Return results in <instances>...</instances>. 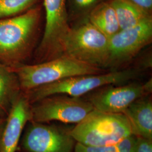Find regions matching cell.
I'll return each instance as SVG.
<instances>
[{
	"instance_id": "8992f818",
	"label": "cell",
	"mask_w": 152,
	"mask_h": 152,
	"mask_svg": "<svg viewBox=\"0 0 152 152\" xmlns=\"http://www.w3.org/2000/svg\"><path fill=\"white\" fill-rule=\"evenodd\" d=\"M67 0H43L45 26L36 51L39 63L63 55V45L71 26L66 9Z\"/></svg>"
},
{
	"instance_id": "3957f363",
	"label": "cell",
	"mask_w": 152,
	"mask_h": 152,
	"mask_svg": "<svg viewBox=\"0 0 152 152\" xmlns=\"http://www.w3.org/2000/svg\"><path fill=\"white\" fill-rule=\"evenodd\" d=\"M131 134L125 114L95 109L71 130V135L77 142L88 147L114 145Z\"/></svg>"
},
{
	"instance_id": "e0dca14e",
	"label": "cell",
	"mask_w": 152,
	"mask_h": 152,
	"mask_svg": "<svg viewBox=\"0 0 152 152\" xmlns=\"http://www.w3.org/2000/svg\"><path fill=\"white\" fill-rule=\"evenodd\" d=\"M38 0H0V19L16 16L37 5Z\"/></svg>"
},
{
	"instance_id": "5bb4252c",
	"label": "cell",
	"mask_w": 152,
	"mask_h": 152,
	"mask_svg": "<svg viewBox=\"0 0 152 152\" xmlns=\"http://www.w3.org/2000/svg\"><path fill=\"white\" fill-rule=\"evenodd\" d=\"M87 19L109 38L121 29L114 8L109 0L104 1L95 7Z\"/></svg>"
},
{
	"instance_id": "7402d4cb",
	"label": "cell",
	"mask_w": 152,
	"mask_h": 152,
	"mask_svg": "<svg viewBox=\"0 0 152 152\" xmlns=\"http://www.w3.org/2000/svg\"><path fill=\"white\" fill-rule=\"evenodd\" d=\"M4 119H5L4 118H2V117H0V128H1V126H2V124L3 122H4Z\"/></svg>"
},
{
	"instance_id": "ba28073f",
	"label": "cell",
	"mask_w": 152,
	"mask_h": 152,
	"mask_svg": "<svg viewBox=\"0 0 152 152\" xmlns=\"http://www.w3.org/2000/svg\"><path fill=\"white\" fill-rule=\"evenodd\" d=\"M29 122L20 141L23 152H74L77 142L71 135V130Z\"/></svg>"
},
{
	"instance_id": "2e32d148",
	"label": "cell",
	"mask_w": 152,
	"mask_h": 152,
	"mask_svg": "<svg viewBox=\"0 0 152 152\" xmlns=\"http://www.w3.org/2000/svg\"><path fill=\"white\" fill-rule=\"evenodd\" d=\"M104 1L105 0H67L69 22L71 19L81 20L87 18L92 9Z\"/></svg>"
},
{
	"instance_id": "4fadbf2b",
	"label": "cell",
	"mask_w": 152,
	"mask_h": 152,
	"mask_svg": "<svg viewBox=\"0 0 152 152\" xmlns=\"http://www.w3.org/2000/svg\"><path fill=\"white\" fill-rule=\"evenodd\" d=\"M12 69L0 63V117L5 118L11 105L22 92Z\"/></svg>"
},
{
	"instance_id": "277c9868",
	"label": "cell",
	"mask_w": 152,
	"mask_h": 152,
	"mask_svg": "<svg viewBox=\"0 0 152 152\" xmlns=\"http://www.w3.org/2000/svg\"><path fill=\"white\" fill-rule=\"evenodd\" d=\"M140 75L136 69H127L95 75L74 76L55 82L24 92L30 103L56 94L82 97L100 87L109 85H121Z\"/></svg>"
},
{
	"instance_id": "5b68a950",
	"label": "cell",
	"mask_w": 152,
	"mask_h": 152,
	"mask_svg": "<svg viewBox=\"0 0 152 152\" xmlns=\"http://www.w3.org/2000/svg\"><path fill=\"white\" fill-rule=\"evenodd\" d=\"M109 38L87 18L71 27L63 45V54L99 68H107Z\"/></svg>"
},
{
	"instance_id": "7c38bea8",
	"label": "cell",
	"mask_w": 152,
	"mask_h": 152,
	"mask_svg": "<svg viewBox=\"0 0 152 152\" xmlns=\"http://www.w3.org/2000/svg\"><path fill=\"white\" fill-rule=\"evenodd\" d=\"M123 114L130 123L132 134L152 139V101L150 95L134 101Z\"/></svg>"
},
{
	"instance_id": "ac0fdd59",
	"label": "cell",
	"mask_w": 152,
	"mask_h": 152,
	"mask_svg": "<svg viewBox=\"0 0 152 152\" xmlns=\"http://www.w3.org/2000/svg\"><path fill=\"white\" fill-rule=\"evenodd\" d=\"M137 136L131 134L115 144L120 152H135Z\"/></svg>"
},
{
	"instance_id": "44dd1931",
	"label": "cell",
	"mask_w": 152,
	"mask_h": 152,
	"mask_svg": "<svg viewBox=\"0 0 152 152\" xmlns=\"http://www.w3.org/2000/svg\"><path fill=\"white\" fill-rule=\"evenodd\" d=\"M145 11L152 14V0H130Z\"/></svg>"
},
{
	"instance_id": "d6986e66",
	"label": "cell",
	"mask_w": 152,
	"mask_h": 152,
	"mask_svg": "<svg viewBox=\"0 0 152 152\" xmlns=\"http://www.w3.org/2000/svg\"><path fill=\"white\" fill-rule=\"evenodd\" d=\"M74 152H120L115 144L104 147H88L76 143Z\"/></svg>"
},
{
	"instance_id": "52a82bcc",
	"label": "cell",
	"mask_w": 152,
	"mask_h": 152,
	"mask_svg": "<svg viewBox=\"0 0 152 152\" xmlns=\"http://www.w3.org/2000/svg\"><path fill=\"white\" fill-rule=\"evenodd\" d=\"M94 109L85 98L56 94L31 104V120L40 123L59 121L78 124Z\"/></svg>"
},
{
	"instance_id": "8fae6325",
	"label": "cell",
	"mask_w": 152,
	"mask_h": 152,
	"mask_svg": "<svg viewBox=\"0 0 152 152\" xmlns=\"http://www.w3.org/2000/svg\"><path fill=\"white\" fill-rule=\"evenodd\" d=\"M31 120V104L22 92L11 105L0 128V152H16L23 132Z\"/></svg>"
},
{
	"instance_id": "9c48e42d",
	"label": "cell",
	"mask_w": 152,
	"mask_h": 152,
	"mask_svg": "<svg viewBox=\"0 0 152 152\" xmlns=\"http://www.w3.org/2000/svg\"><path fill=\"white\" fill-rule=\"evenodd\" d=\"M109 85L87 94L85 98L99 111L123 113L137 99L150 95L152 91V79L145 83H130L122 85Z\"/></svg>"
},
{
	"instance_id": "30bf717a",
	"label": "cell",
	"mask_w": 152,
	"mask_h": 152,
	"mask_svg": "<svg viewBox=\"0 0 152 152\" xmlns=\"http://www.w3.org/2000/svg\"><path fill=\"white\" fill-rule=\"evenodd\" d=\"M152 18L132 27L120 29L109 37L107 67L118 66L132 59L152 42Z\"/></svg>"
},
{
	"instance_id": "6da1fadb",
	"label": "cell",
	"mask_w": 152,
	"mask_h": 152,
	"mask_svg": "<svg viewBox=\"0 0 152 152\" xmlns=\"http://www.w3.org/2000/svg\"><path fill=\"white\" fill-rule=\"evenodd\" d=\"M42 6L36 5L21 14L0 19V63L11 68L29 57L37 39Z\"/></svg>"
},
{
	"instance_id": "ffe728a7",
	"label": "cell",
	"mask_w": 152,
	"mask_h": 152,
	"mask_svg": "<svg viewBox=\"0 0 152 152\" xmlns=\"http://www.w3.org/2000/svg\"><path fill=\"white\" fill-rule=\"evenodd\" d=\"M135 152H152V139L137 136Z\"/></svg>"
},
{
	"instance_id": "9a60e30c",
	"label": "cell",
	"mask_w": 152,
	"mask_h": 152,
	"mask_svg": "<svg viewBox=\"0 0 152 152\" xmlns=\"http://www.w3.org/2000/svg\"><path fill=\"white\" fill-rule=\"evenodd\" d=\"M113 7L121 29L134 27L152 18V14L130 0H109Z\"/></svg>"
},
{
	"instance_id": "7a4b0ae2",
	"label": "cell",
	"mask_w": 152,
	"mask_h": 152,
	"mask_svg": "<svg viewBox=\"0 0 152 152\" xmlns=\"http://www.w3.org/2000/svg\"><path fill=\"white\" fill-rule=\"evenodd\" d=\"M12 69L23 92L74 76L104 73L102 68L65 54L36 64H22Z\"/></svg>"
}]
</instances>
